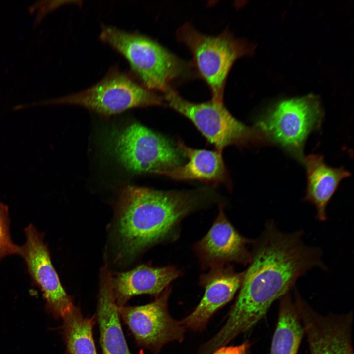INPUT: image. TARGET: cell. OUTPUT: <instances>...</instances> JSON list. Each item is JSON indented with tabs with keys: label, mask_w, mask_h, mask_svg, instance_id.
Returning a JSON list of instances; mask_svg holds the SVG:
<instances>
[{
	"label": "cell",
	"mask_w": 354,
	"mask_h": 354,
	"mask_svg": "<svg viewBox=\"0 0 354 354\" xmlns=\"http://www.w3.org/2000/svg\"><path fill=\"white\" fill-rule=\"evenodd\" d=\"M63 339L68 354H97L93 336L95 316L85 317L73 305L61 318Z\"/></svg>",
	"instance_id": "19"
},
{
	"label": "cell",
	"mask_w": 354,
	"mask_h": 354,
	"mask_svg": "<svg viewBox=\"0 0 354 354\" xmlns=\"http://www.w3.org/2000/svg\"><path fill=\"white\" fill-rule=\"evenodd\" d=\"M294 299L307 336L310 354H354L352 312L323 315L297 291Z\"/></svg>",
	"instance_id": "11"
},
{
	"label": "cell",
	"mask_w": 354,
	"mask_h": 354,
	"mask_svg": "<svg viewBox=\"0 0 354 354\" xmlns=\"http://www.w3.org/2000/svg\"><path fill=\"white\" fill-rule=\"evenodd\" d=\"M100 38L125 58L140 83L151 91L164 92L174 82L194 74L193 64L138 32L103 25Z\"/></svg>",
	"instance_id": "3"
},
{
	"label": "cell",
	"mask_w": 354,
	"mask_h": 354,
	"mask_svg": "<svg viewBox=\"0 0 354 354\" xmlns=\"http://www.w3.org/2000/svg\"><path fill=\"white\" fill-rule=\"evenodd\" d=\"M244 271L236 272L231 266L216 265L202 275L200 283L205 293L195 309L180 321L186 328L193 331L204 329L211 317L228 303L239 290Z\"/></svg>",
	"instance_id": "12"
},
{
	"label": "cell",
	"mask_w": 354,
	"mask_h": 354,
	"mask_svg": "<svg viewBox=\"0 0 354 354\" xmlns=\"http://www.w3.org/2000/svg\"><path fill=\"white\" fill-rule=\"evenodd\" d=\"M112 148L122 165L138 174L161 175L182 165L185 158L178 147L169 139L138 123L116 134Z\"/></svg>",
	"instance_id": "8"
},
{
	"label": "cell",
	"mask_w": 354,
	"mask_h": 354,
	"mask_svg": "<svg viewBox=\"0 0 354 354\" xmlns=\"http://www.w3.org/2000/svg\"><path fill=\"white\" fill-rule=\"evenodd\" d=\"M177 36L191 52L193 65L209 87L212 99L223 101L226 81L232 65L238 58L251 55L254 47L235 38L228 30L216 36L206 35L189 23L177 30Z\"/></svg>",
	"instance_id": "6"
},
{
	"label": "cell",
	"mask_w": 354,
	"mask_h": 354,
	"mask_svg": "<svg viewBox=\"0 0 354 354\" xmlns=\"http://www.w3.org/2000/svg\"><path fill=\"white\" fill-rule=\"evenodd\" d=\"M323 115L319 98L309 94L277 102L260 117L254 127L265 141L277 144L303 162L305 143L312 132L320 128Z\"/></svg>",
	"instance_id": "5"
},
{
	"label": "cell",
	"mask_w": 354,
	"mask_h": 354,
	"mask_svg": "<svg viewBox=\"0 0 354 354\" xmlns=\"http://www.w3.org/2000/svg\"><path fill=\"white\" fill-rule=\"evenodd\" d=\"M223 205L219 206L218 215L205 236L195 248L204 266H211L235 262L249 263L251 252L248 246L253 242L239 234L225 216Z\"/></svg>",
	"instance_id": "13"
},
{
	"label": "cell",
	"mask_w": 354,
	"mask_h": 354,
	"mask_svg": "<svg viewBox=\"0 0 354 354\" xmlns=\"http://www.w3.org/2000/svg\"><path fill=\"white\" fill-rule=\"evenodd\" d=\"M57 104L78 105L106 117L133 108L162 106L165 102L163 97L145 88L116 65L111 67L99 81L85 90L32 105Z\"/></svg>",
	"instance_id": "4"
},
{
	"label": "cell",
	"mask_w": 354,
	"mask_h": 354,
	"mask_svg": "<svg viewBox=\"0 0 354 354\" xmlns=\"http://www.w3.org/2000/svg\"></svg>",
	"instance_id": "22"
},
{
	"label": "cell",
	"mask_w": 354,
	"mask_h": 354,
	"mask_svg": "<svg viewBox=\"0 0 354 354\" xmlns=\"http://www.w3.org/2000/svg\"><path fill=\"white\" fill-rule=\"evenodd\" d=\"M290 292L279 299L278 320L270 354H297L305 334L296 305Z\"/></svg>",
	"instance_id": "18"
},
{
	"label": "cell",
	"mask_w": 354,
	"mask_h": 354,
	"mask_svg": "<svg viewBox=\"0 0 354 354\" xmlns=\"http://www.w3.org/2000/svg\"><path fill=\"white\" fill-rule=\"evenodd\" d=\"M302 238V231L284 233L274 221L267 222L253 243L250 265L225 324L210 339L214 348L250 330L307 271L325 268L321 249L306 245Z\"/></svg>",
	"instance_id": "1"
},
{
	"label": "cell",
	"mask_w": 354,
	"mask_h": 354,
	"mask_svg": "<svg viewBox=\"0 0 354 354\" xmlns=\"http://www.w3.org/2000/svg\"><path fill=\"white\" fill-rule=\"evenodd\" d=\"M112 276L107 267L101 271L97 317L102 354H131L112 292Z\"/></svg>",
	"instance_id": "16"
},
{
	"label": "cell",
	"mask_w": 354,
	"mask_h": 354,
	"mask_svg": "<svg viewBox=\"0 0 354 354\" xmlns=\"http://www.w3.org/2000/svg\"><path fill=\"white\" fill-rule=\"evenodd\" d=\"M19 245L13 241L10 233L8 206L0 202V263L6 257L18 255Z\"/></svg>",
	"instance_id": "20"
},
{
	"label": "cell",
	"mask_w": 354,
	"mask_h": 354,
	"mask_svg": "<svg viewBox=\"0 0 354 354\" xmlns=\"http://www.w3.org/2000/svg\"><path fill=\"white\" fill-rule=\"evenodd\" d=\"M177 144L188 162L185 165L164 172L161 175L176 180H197L215 183L228 181L222 152L216 150L192 148L179 139Z\"/></svg>",
	"instance_id": "17"
},
{
	"label": "cell",
	"mask_w": 354,
	"mask_h": 354,
	"mask_svg": "<svg viewBox=\"0 0 354 354\" xmlns=\"http://www.w3.org/2000/svg\"><path fill=\"white\" fill-rule=\"evenodd\" d=\"M250 344L245 342L237 346H222L213 352V354H246Z\"/></svg>",
	"instance_id": "21"
},
{
	"label": "cell",
	"mask_w": 354,
	"mask_h": 354,
	"mask_svg": "<svg viewBox=\"0 0 354 354\" xmlns=\"http://www.w3.org/2000/svg\"><path fill=\"white\" fill-rule=\"evenodd\" d=\"M163 93L166 105L187 118L219 152L230 145L243 146L265 142L254 127H250L234 117L223 101L211 99L203 103L191 102L172 88Z\"/></svg>",
	"instance_id": "7"
},
{
	"label": "cell",
	"mask_w": 354,
	"mask_h": 354,
	"mask_svg": "<svg viewBox=\"0 0 354 354\" xmlns=\"http://www.w3.org/2000/svg\"><path fill=\"white\" fill-rule=\"evenodd\" d=\"M180 275V271L173 266L157 267L144 264L129 271L117 273L111 278L115 302L121 307L137 295L157 296Z\"/></svg>",
	"instance_id": "14"
},
{
	"label": "cell",
	"mask_w": 354,
	"mask_h": 354,
	"mask_svg": "<svg viewBox=\"0 0 354 354\" xmlns=\"http://www.w3.org/2000/svg\"><path fill=\"white\" fill-rule=\"evenodd\" d=\"M306 170L307 188L304 201L314 205L316 217L320 221L327 219V205L342 179L351 174L343 168H333L326 164L320 154L304 157Z\"/></svg>",
	"instance_id": "15"
},
{
	"label": "cell",
	"mask_w": 354,
	"mask_h": 354,
	"mask_svg": "<svg viewBox=\"0 0 354 354\" xmlns=\"http://www.w3.org/2000/svg\"><path fill=\"white\" fill-rule=\"evenodd\" d=\"M166 288L152 302L143 305L118 307L120 318L139 347L156 354L167 343L181 342L185 327L170 315L167 302L171 290Z\"/></svg>",
	"instance_id": "10"
},
{
	"label": "cell",
	"mask_w": 354,
	"mask_h": 354,
	"mask_svg": "<svg viewBox=\"0 0 354 354\" xmlns=\"http://www.w3.org/2000/svg\"><path fill=\"white\" fill-rule=\"evenodd\" d=\"M216 197L211 188L206 187L161 191L126 186L116 206L121 255L130 257L155 243L176 237L181 221L216 200Z\"/></svg>",
	"instance_id": "2"
},
{
	"label": "cell",
	"mask_w": 354,
	"mask_h": 354,
	"mask_svg": "<svg viewBox=\"0 0 354 354\" xmlns=\"http://www.w3.org/2000/svg\"><path fill=\"white\" fill-rule=\"evenodd\" d=\"M25 241L18 255L23 260L32 283L41 292L45 309L54 319H61L73 305L52 263L45 234L33 224L24 229Z\"/></svg>",
	"instance_id": "9"
}]
</instances>
